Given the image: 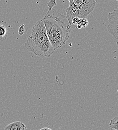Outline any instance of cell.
<instances>
[{"label":"cell","mask_w":118,"mask_h":130,"mask_svg":"<svg viewBox=\"0 0 118 130\" xmlns=\"http://www.w3.org/2000/svg\"><path fill=\"white\" fill-rule=\"evenodd\" d=\"M110 130H114V129H110Z\"/></svg>","instance_id":"cell-12"},{"label":"cell","mask_w":118,"mask_h":130,"mask_svg":"<svg viewBox=\"0 0 118 130\" xmlns=\"http://www.w3.org/2000/svg\"><path fill=\"white\" fill-rule=\"evenodd\" d=\"M118 117L117 116L115 117L113 119H112L109 124V126H110L111 129L118 130Z\"/></svg>","instance_id":"cell-6"},{"label":"cell","mask_w":118,"mask_h":130,"mask_svg":"<svg viewBox=\"0 0 118 130\" xmlns=\"http://www.w3.org/2000/svg\"><path fill=\"white\" fill-rule=\"evenodd\" d=\"M116 1H118V0H116Z\"/></svg>","instance_id":"cell-13"},{"label":"cell","mask_w":118,"mask_h":130,"mask_svg":"<svg viewBox=\"0 0 118 130\" xmlns=\"http://www.w3.org/2000/svg\"><path fill=\"white\" fill-rule=\"evenodd\" d=\"M25 46L29 52L42 58L50 57L55 52V50L51 44L42 20L35 24Z\"/></svg>","instance_id":"cell-2"},{"label":"cell","mask_w":118,"mask_h":130,"mask_svg":"<svg viewBox=\"0 0 118 130\" xmlns=\"http://www.w3.org/2000/svg\"><path fill=\"white\" fill-rule=\"evenodd\" d=\"M26 26L25 25H22L20 26V27L19 28V34L20 32L21 33L20 34V35H22L24 34V33L25 32V27Z\"/></svg>","instance_id":"cell-10"},{"label":"cell","mask_w":118,"mask_h":130,"mask_svg":"<svg viewBox=\"0 0 118 130\" xmlns=\"http://www.w3.org/2000/svg\"><path fill=\"white\" fill-rule=\"evenodd\" d=\"M39 130H52L50 129V128H42L41 129H40Z\"/></svg>","instance_id":"cell-11"},{"label":"cell","mask_w":118,"mask_h":130,"mask_svg":"<svg viewBox=\"0 0 118 130\" xmlns=\"http://www.w3.org/2000/svg\"><path fill=\"white\" fill-rule=\"evenodd\" d=\"M57 5V3H56V0H50L48 3H47V7L49 8V10L52 9L54 6Z\"/></svg>","instance_id":"cell-9"},{"label":"cell","mask_w":118,"mask_h":130,"mask_svg":"<svg viewBox=\"0 0 118 130\" xmlns=\"http://www.w3.org/2000/svg\"><path fill=\"white\" fill-rule=\"evenodd\" d=\"M7 34L6 28L2 25H0V37H4Z\"/></svg>","instance_id":"cell-8"},{"label":"cell","mask_w":118,"mask_h":130,"mask_svg":"<svg viewBox=\"0 0 118 130\" xmlns=\"http://www.w3.org/2000/svg\"><path fill=\"white\" fill-rule=\"evenodd\" d=\"M5 130H27V129L23 123L20 121H17L6 126Z\"/></svg>","instance_id":"cell-5"},{"label":"cell","mask_w":118,"mask_h":130,"mask_svg":"<svg viewBox=\"0 0 118 130\" xmlns=\"http://www.w3.org/2000/svg\"><path fill=\"white\" fill-rule=\"evenodd\" d=\"M68 1L69 5L65 10V12L66 16L71 24V21L74 18H86L93 11L96 6L95 0H68Z\"/></svg>","instance_id":"cell-3"},{"label":"cell","mask_w":118,"mask_h":130,"mask_svg":"<svg viewBox=\"0 0 118 130\" xmlns=\"http://www.w3.org/2000/svg\"><path fill=\"white\" fill-rule=\"evenodd\" d=\"M88 24L87 20L86 18H80L79 23L76 25L78 29H81L82 28H85Z\"/></svg>","instance_id":"cell-7"},{"label":"cell","mask_w":118,"mask_h":130,"mask_svg":"<svg viewBox=\"0 0 118 130\" xmlns=\"http://www.w3.org/2000/svg\"><path fill=\"white\" fill-rule=\"evenodd\" d=\"M109 25L108 31L116 40H118V10L116 9L108 14Z\"/></svg>","instance_id":"cell-4"},{"label":"cell","mask_w":118,"mask_h":130,"mask_svg":"<svg viewBox=\"0 0 118 130\" xmlns=\"http://www.w3.org/2000/svg\"><path fill=\"white\" fill-rule=\"evenodd\" d=\"M42 20L53 48L56 50L65 45L70 37L72 26L67 17L52 8L48 10Z\"/></svg>","instance_id":"cell-1"}]
</instances>
